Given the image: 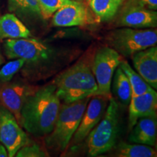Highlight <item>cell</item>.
Segmentation results:
<instances>
[{
	"mask_svg": "<svg viewBox=\"0 0 157 157\" xmlns=\"http://www.w3.org/2000/svg\"><path fill=\"white\" fill-rule=\"evenodd\" d=\"M60 105L54 84L35 90L22 108L20 125L34 136H47L55 126Z\"/></svg>",
	"mask_w": 157,
	"mask_h": 157,
	"instance_id": "cell-1",
	"label": "cell"
},
{
	"mask_svg": "<svg viewBox=\"0 0 157 157\" xmlns=\"http://www.w3.org/2000/svg\"><path fill=\"white\" fill-rule=\"evenodd\" d=\"M60 101L72 103L95 95L98 84L91 68L80 62L60 74L54 81Z\"/></svg>",
	"mask_w": 157,
	"mask_h": 157,
	"instance_id": "cell-2",
	"label": "cell"
},
{
	"mask_svg": "<svg viewBox=\"0 0 157 157\" xmlns=\"http://www.w3.org/2000/svg\"><path fill=\"white\" fill-rule=\"evenodd\" d=\"M90 97L60 105L58 117L52 132L47 135L48 148L63 151L77 129Z\"/></svg>",
	"mask_w": 157,
	"mask_h": 157,
	"instance_id": "cell-3",
	"label": "cell"
},
{
	"mask_svg": "<svg viewBox=\"0 0 157 157\" xmlns=\"http://www.w3.org/2000/svg\"><path fill=\"white\" fill-rule=\"evenodd\" d=\"M103 117L87 137L88 155L98 156L113 150L117 146L119 132V107L113 98Z\"/></svg>",
	"mask_w": 157,
	"mask_h": 157,
	"instance_id": "cell-4",
	"label": "cell"
},
{
	"mask_svg": "<svg viewBox=\"0 0 157 157\" xmlns=\"http://www.w3.org/2000/svg\"><path fill=\"white\" fill-rule=\"evenodd\" d=\"M107 39L111 48L121 56L129 57L156 45L157 33L156 29L124 28L111 31Z\"/></svg>",
	"mask_w": 157,
	"mask_h": 157,
	"instance_id": "cell-5",
	"label": "cell"
},
{
	"mask_svg": "<svg viewBox=\"0 0 157 157\" xmlns=\"http://www.w3.org/2000/svg\"><path fill=\"white\" fill-rule=\"evenodd\" d=\"M122 60L120 54L111 47L98 49L94 56L92 71L98 84L95 95L109 97L116 69Z\"/></svg>",
	"mask_w": 157,
	"mask_h": 157,
	"instance_id": "cell-6",
	"label": "cell"
},
{
	"mask_svg": "<svg viewBox=\"0 0 157 157\" xmlns=\"http://www.w3.org/2000/svg\"><path fill=\"white\" fill-rule=\"evenodd\" d=\"M4 49L7 58H22L30 63L47 60L52 53V50L45 43L30 37L6 39Z\"/></svg>",
	"mask_w": 157,
	"mask_h": 157,
	"instance_id": "cell-7",
	"label": "cell"
},
{
	"mask_svg": "<svg viewBox=\"0 0 157 157\" xmlns=\"http://www.w3.org/2000/svg\"><path fill=\"white\" fill-rule=\"evenodd\" d=\"M0 143L7 149L9 157L15 156L19 149L31 143L15 116L2 105H0Z\"/></svg>",
	"mask_w": 157,
	"mask_h": 157,
	"instance_id": "cell-8",
	"label": "cell"
},
{
	"mask_svg": "<svg viewBox=\"0 0 157 157\" xmlns=\"http://www.w3.org/2000/svg\"><path fill=\"white\" fill-rule=\"evenodd\" d=\"M108 97L93 95L88 102L81 121L74 135V144H79L85 140L98 123L103 117L108 106Z\"/></svg>",
	"mask_w": 157,
	"mask_h": 157,
	"instance_id": "cell-9",
	"label": "cell"
},
{
	"mask_svg": "<svg viewBox=\"0 0 157 157\" xmlns=\"http://www.w3.org/2000/svg\"><path fill=\"white\" fill-rule=\"evenodd\" d=\"M35 91L33 87L22 82L4 83L0 87V103L15 116L20 124L21 113L25 101Z\"/></svg>",
	"mask_w": 157,
	"mask_h": 157,
	"instance_id": "cell-10",
	"label": "cell"
},
{
	"mask_svg": "<svg viewBox=\"0 0 157 157\" xmlns=\"http://www.w3.org/2000/svg\"><path fill=\"white\" fill-rule=\"evenodd\" d=\"M135 69L153 89H157L156 45L137 52L132 56Z\"/></svg>",
	"mask_w": 157,
	"mask_h": 157,
	"instance_id": "cell-11",
	"label": "cell"
},
{
	"mask_svg": "<svg viewBox=\"0 0 157 157\" xmlns=\"http://www.w3.org/2000/svg\"><path fill=\"white\" fill-rule=\"evenodd\" d=\"M157 93L156 90L137 96H132L129 103V130L138 119L143 117H156Z\"/></svg>",
	"mask_w": 157,
	"mask_h": 157,
	"instance_id": "cell-12",
	"label": "cell"
},
{
	"mask_svg": "<svg viewBox=\"0 0 157 157\" xmlns=\"http://www.w3.org/2000/svg\"><path fill=\"white\" fill-rule=\"evenodd\" d=\"M90 14L81 2L63 6L52 15V23L56 27H71L84 25L89 23Z\"/></svg>",
	"mask_w": 157,
	"mask_h": 157,
	"instance_id": "cell-13",
	"label": "cell"
},
{
	"mask_svg": "<svg viewBox=\"0 0 157 157\" xmlns=\"http://www.w3.org/2000/svg\"><path fill=\"white\" fill-rule=\"evenodd\" d=\"M119 25L132 29L156 28L157 13L139 6H129L122 12L119 19Z\"/></svg>",
	"mask_w": 157,
	"mask_h": 157,
	"instance_id": "cell-14",
	"label": "cell"
},
{
	"mask_svg": "<svg viewBox=\"0 0 157 157\" xmlns=\"http://www.w3.org/2000/svg\"><path fill=\"white\" fill-rule=\"evenodd\" d=\"M130 131L128 138L130 143L154 146L157 135L156 117L140 118Z\"/></svg>",
	"mask_w": 157,
	"mask_h": 157,
	"instance_id": "cell-15",
	"label": "cell"
},
{
	"mask_svg": "<svg viewBox=\"0 0 157 157\" xmlns=\"http://www.w3.org/2000/svg\"><path fill=\"white\" fill-rule=\"evenodd\" d=\"M31 31L13 13H7L0 17V39L27 38Z\"/></svg>",
	"mask_w": 157,
	"mask_h": 157,
	"instance_id": "cell-16",
	"label": "cell"
},
{
	"mask_svg": "<svg viewBox=\"0 0 157 157\" xmlns=\"http://www.w3.org/2000/svg\"><path fill=\"white\" fill-rule=\"evenodd\" d=\"M123 0H87L88 8L100 22H108L117 14Z\"/></svg>",
	"mask_w": 157,
	"mask_h": 157,
	"instance_id": "cell-17",
	"label": "cell"
},
{
	"mask_svg": "<svg viewBox=\"0 0 157 157\" xmlns=\"http://www.w3.org/2000/svg\"><path fill=\"white\" fill-rule=\"evenodd\" d=\"M8 10L22 18H42L38 0H8Z\"/></svg>",
	"mask_w": 157,
	"mask_h": 157,
	"instance_id": "cell-18",
	"label": "cell"
},
{
	"mask_svg": "<svg viewBox=\"0 0 157 157\" xmlns=\"http://www.w3.org/2000/svg\"><path fill=\"white\" fill-rule=\"evenodd\" d=\"M113 81V92L118 101L124 105H128L132 97V88L126 74L118 66L114 72Z\"/></svg>",
	"mask_w": 157,
	"mask_h": 157,
	"instance_id": "cell-19",
	"label": "cell"
},
{
	"mask_svg": "<svg viewBox=\"0 0 157 157\" xmlns=\"http://www.w3.org/2000/svg\"><path fill=\"white\" fill-rule=\"evenodd\" d=\"M114 156L119 157H156V151L151 146L138 143L121 142L114 147Z\"/></svg>",
	"mask_w": 157,
	"mask_h": 157,
	"instance_id": "cell-20",
	"label": "cell"
},
{
	"mask_svg": "<svg viewBox=\"0 0 157 157\" xmlns=\"http://www.w3.org/2000/svg\"><path fill=\"white\" fill-rule=\"evenodd\" d=\"M119 67L121 68L124 73L126 74L128 78L131 88H132V96L142 95L143 93L154 90L141 77V76L136 71L131 67L129 63L122 60L119 64Z\"/></svg>",
	"mask_w": 157,
	"mask_h": 157,
	"instance_id": "cell-21",
	"label": "cell"
},
{
	"mask_svg": "<svg viewBox=\"0 0 157 157\" xmlns=\"http://www.w3.org/2000/svg\"><path fill=\"white\" fill-rule=\"evenodd\" d=\"M76 2L74 0H38L42 18L48 20L62 7L71 5Z\"/></svg>",
	"mask_w": 157,
	"mask_h": 157,
	"instance_id": "cell-22",
	"label": "cell"
},
{
	"mask_svg": "<svg viewBox=\"0 0 157 157\" xmlns=\"http://www.w3.org/2000/svg\"><path fill=\"white\" fill-rule=\"evenodd\" d=\"M25 63V61L23 59L17 58L3 66L0 69V83L4 84L10 82Z\"/></svg>",
	"mask_w": 157,
	"mask_h": 157,
	"instance_id": "cell-23",
	"label": "cell"
},
{
	"mask_svg": "<svg viewBox=\"0 0 157 157\" xmlns=\"http://www.w3.org/2000/svg\"><path fill=\"white\" fill-rule=\"evenodd\" d=\"M48 155L44 150L36 144L29 143L19 149L15 156L17 157H45Z\"/></svg>",
	"mask_w": 157,
	"mask_h": 157,
	"instance_id": "cell-24",
	"label": "cell"
},
{
	"mask_svg": "<svg viewBox=\"0 0 157 157\" xmlns=\"http://www.w3.org/2000/svg\"><path fill=\"white\" fill-rule=\"evenodd\" d=\"M134 5L143 8L156 10L157 0H136L134 2Z\"/></svg>",
	"mask_w": 157,
	"mask_h": 157,
	"instance_id": "cell-25",
	"label": "cell"
},
{
	"mask_svg": "<svg viewBox=\"0 0 157 157\" xmlns=\"http://www.w3.org/2000/svg\"><path fill=\"white\" fill-rule=\"evenodd\" d=\"M8 156V153H7V149L2 143H0V157H7Z\"/></svg>",
	"mask_w": 157,
	"mask_h": 157,
	"instance_id": "cell-26",
	"label": "cell"
},
{
	"mask_svg": "<svg viewBox=\"0 0 157 157\" xmlns=\"http://www.w3.org/2000/svg\"><path fill=\"white\" fill-rule=\"evenodd\" d=\"M2 63H3V58H2V57L1 56V55H0V66H1Z\"/></svg>",
	"mask_w": 157,
	"mask_h": 157,
	"instance_id": "cell-27",
	"label": "cell"
},
{
	"mask_svg": "<svg viewBox=\"0 0 157 157\" xmlns=\"http://www.w3.org/2000/svg\"><path fill=\"white\" fill-rule=\"evenodd\" d=\"M74 1H77V2H82V0H74Z\"/></svg>",
	"mask_w": 157,
	"mask_h": 157,
	"instance_id": "cell-28",
	"label": "cell"
}]
</instances>
